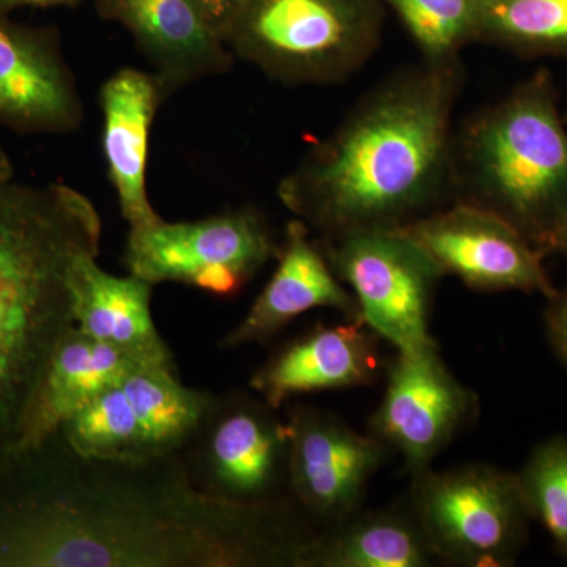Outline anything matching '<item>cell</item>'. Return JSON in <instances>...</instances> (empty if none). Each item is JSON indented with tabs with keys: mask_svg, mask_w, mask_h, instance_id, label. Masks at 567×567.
<instances>
[{
	"mask_svg": "<svg viewBox=\"0 0 567 567\" xmlns=\"http://www.w3.org/2000/svg\"><path fill=\"white\" fill-rule=\"evenodd\" d=\"M461 84L458 59L395 71L282 178L284 207L319 238L406 226L443 207Z\"/></svg>",
	"mask_w": 567,
	"mask_h": 567,
	"instance_id": "6da1fadb",
	"label": "cell"
},
{
	"mask_svg": "<svg viewBox=\"0 0 567 567\" xmlns=\"http://www.w3.org/2000/svg\"><path fill=\"white\" fill-rule=\"evenodd\" d=\"M102 218L84 194L0 188V458L20 445L58 346L74 327L70 276L100 252Z\"/></svg>",
	"mask_w": 567,
	"mask_h": 567,
	"instance_id": "7a4b0ae2",
	"label": "cell"
},
{
	"mask_svg": "<svg viewBox=\"0 0 567 567\" xmlns=\"http://www.w3.org/2000/svg\"><path fill=\"white\" fill-rule=\"evenodd\" d=\"M453 196L502 216L548 254L567 203V122L550 71H535L454 133Z\"/></svg>",
	"mask_w": 567,
	"mask_h": 567,
	"instance_id": "3957f363",
	"label": "cell"
},
{
	"mask_svg": "<svg viewBox=\"0 0 567 567\" xmlns=\"http://www.w3.org/2000/svg\"><path fill=\"white\" fill-rule=\"evenodd\" d=\"M383 0H248L223 28L235 59L287 85L339 84L371 61Z\"/></svg>",
	"mask_w": 567,
	"mask_h": 567,
	"instance_id": "277c9868",
	"label": "cell"
},
{
	"mask_svg": "<svg viewBox=\"0 0 567 567\" xmlns=\"http://www.w3.org/2000/svg\"><path fill=\"white\" fill-rule=\"evenodd\" d=\"M317 244L353 293L369 330L399 353L439 349L429 319L436 284L445 275L404 227H361Z\"/></svg>",
	"mask_w": 567,
	"mask_h": 567,
	"instance_id": "5b68a950",
	"label": "cell"
},
{
	"mask_svg": "<svg viewBox=\"0 0 567 567\" xmlns=\"http://www.w3.org/2000/svg\"><path fill=\"white\" fill-rule=\"evenodd\" d=\"M406 506L439 563L466 567L509 565L532 518L518 476L480 464L412 476Z\"/></svg>",
	"mask_w": 567,
	"mask_h": 567,
	"instance_id": "8992f818",
	"label": "cell"
},
{
	"mask_svg": "<svg viewBox=\"0 0 567 567\" xmlns=\"http://www.w3.org/2000/svg\"><path fill=\"white\" fill-rule=\"evenodd\" d=\"M281 241L254 207L235 208L199 221L158 223L130 229V274L153 284L178 282L233 297L278 259Z\"/></svg>",
	"mask_w": 567,
	"mask_h": 567,
	"instance_id": "52a82bcc",
	"label": "cell"
},
{
	"mask_svg": "<svg viewBox=\"0 0 567 567\" xmlns=\"http://www.w3.org/2000/svg\"><path fill=\"white\" fill-rule=\"evenodd\" d=\"M276 412L245 394L213 398L182 454L193 486L234 505L292 502L284 498V492L289 494V427Z\"/></svg>",
	"mask_w": 567,
	"mask_h": 567,
	"instance_id": "ba28073f",
	"label": "cell"
},
{
	"mask_svg": "<svg viewBox=\"0 0 567 567\" xmlns=\"http://www.w3.org/2000/svg\"><path fill=\"white\" fill-rule=\"evenodd\" d=\"M435 260L443 275H453L480 292L558 293L544 267L546 252L517 227L477 205H443L402 226Z\"/></svg>",
	"mask_w": 567,
	"mask_h": 567,
	"instance_id": "9c48e42d",
	"label": "cell"
},
{
	"mask_svg": "<svg viewBox=\"0 0 567 567\" xmlns=\"http://www.w3.org/2000/svg\"><path fill=\"white\" fill-rule=\"evenodd\" d=\"M287 427L289 495L303 516L322 529L360 511L390 450L315 406L293 409Z\"/></svg>",
	"mask_w": 567,
	"mask_h": 567,
	"instance_id": "30bf717a",
	"label": "cell"
},
{
	"mask_svg": "<svg viewBox=\"0 0 567 567\" xmlns=\"http://www.w3.org/2000/svg\"><path fill=\"white\" fill-rule=\"evenodd\" d=\"M476 410V395L451 374L439 349L398 352L386 369L372 435L399 453L409 475L416 476L431 468Z\"/></svg>",
	"mask_w": 567,
	"mask_h": 567,
	"instance_id": "8fae6325",
	"label": "cell"
},
{
	"mask_svg": "<svg viewBox=\"0 0 567 567\" xmlns=\"http://www.w3.org/2000/svg\"><path fill=\"white\" fill-rule=\"evenodd\" d=\"M128 29L167 93L227 73L234 54L200 0H96Z\"/></svg>",
	"mask_w": 567,
	"mask_h": 567,
	"instance_id": "7c38bea8",
	"label": "cell"
},
{
	"mask_svg": "<svg viewBox=\"0 0 567 567\" xmlns=\"http://www.w3.org/2000/svg\"><path fill=\"white\" fill-rule=\"evenodd\" d=\"M317 308L334 309L347 320L361 322L353 293L333 274L309 227L293 218L284 230L278 268L241 323L224 336L221 347L268 341L298 316Z\"/></svg>",
	"mask_w": 567,
	"mask_h": 567,
	"instance_id": "4fadbf2b",
	"label": "cell"
},
{
	"mask_svg": "<svg viewBox=\"0 0 567 567\" xmlns=\"http://www.w3.org/2000/svg\"><path fill=\"white\" fill-rule=\"evenodd\" d=\"M76 81L50 37L0 22V121L24 132L80 128Z\"/></svg>",
	"mask_w": 567,
	"mask_h": 567,
	"instance_id": "5bb4252c",
	"label": "cell"
},
{
	"mask_svg": "<svg viewBox=\"0 0 567 567\" xmlns=\"http://www.w3.org/2000/svg\"><path fill=\"white\" fill-rule=\"evenodd\" d=\"M169 99L153 71L122 69L100 91L107 173L130 229L158 223L147 193V159L156 111Z\"/></svg>",
	"mask_w": 567,
	"mask_h": 567,
	"instance_id": "9a60e30c",
	"label": "cell"
},
{
	"mask_svg": "<svg viewBox=\"0 0 567 567\" xmlns=\"http://www.w3.org/2000/svg\"><path fill=\"white\" fill-rule=\"evenodd\" d=\"M377 338L352 320L316 328L276 352L252 375L251 388L279 410L293 395L371 385L380 372Z\"/></svg>",
	"mask_w": 567,
	"mask_h": 567,
	"instance_id": "2e32d148",
	"label": "cell"
},
{
	"mask_svg": "<svg viewBox=\"0 0 567 567\" xmlns=\"http://www.w3.org/2000/svg\"><path fill=\"white\" fill-rule=\"evenodd\" d=\"M96 257L82 256L71 270L74 324L136 363L175 369L173 354L153 323V284L132 274L125 278L106 274Z\"/></svg>",
	"mask_w": 567,
	"mask_h": 567,
	"instance_id": "e0dca14e",
	"label": "cell"
},
{
	"mask_svg": "<svg viewBox=\"0 0 567 567\" xmlns=\"http://www.w3.org/2000/svg\"><path fill=\"white\" fill-rule=\"evenodd\" d=\"M134 364L121 350L95 341L74 324L52 354L17 451L39 446L58 434L78 410L121 383Z\"/></svg>",
	"mask_w": 567,
	"mask_h": 567,
	"instance_id": "ac0fdd59",
	"label": "cell"
},
{
	"mask_svg": "<svg viewBox=\"0 0 567 567\" xmlns=\"http://www.w3.org/2000/svg\"><path fill=\"white\" fill-rule=\"evenodd\" d=\"M439 563L409 506L357 511L319 529L298 567H427Z\"/></svg>",
	"mask_w": 567,
	"mask_h": 567,
	"instance_id": "d6986e66",
	"label": "cell"
},
{
	"mask_svg": "<svg viewBox=\"0 0 567 567\" xmlns=\"http://www.w3.org/2000/svg\"><path fill=\"white\" fill-rule=\"evenodd\" d=\"M121 386L144 432L148 457L182 453L213 401L204 391L183 386L175 369L164 365L136 363Z\"/></svg>",
	"mask_w": 567,
	"mask_h": 567,
	"instance_id": "ffe728a7",
	"label": "cell"
},
{
	"mask_svg": "<svg viewBox=\"0 0 567 567\" xmlns=\"http://www.w3.org/2000/svg\"><path fill=\"white\" fill-rule=\"evenodd\" d=\"M475 41L522 59H567V0H480Z\"/></svg>",
	"mask_w": 567,
	"mask_h": 567,
	"instance_id": "44dd1931",
	"label": "cell"
},
{
	"mask_svg": "<svg viewBox=\"0 0 567 567\" xmlns=\"http://www.w3.org/2000/svg\"><path fill=\"white\" fill-rule=\"evenodd\" d=\"M59 434L82 457L114 462L152 458L121 383L107 388L78 410L61 425Z\"/></svg>",
	"mask_w": 567,
	"mask_h": 567,
	"instance_id": "7402d4cb",
	"label": "cell"
},
{
	"mask_svg": "<svg viewBox=\"0 0 567 567\" xmlns=\"http://www.w3.org/2000/svg\"><path fill=\"white\" fill-rule=\"evenodd\" d=\"M413 37L424 61H456L475 41L480 0H383Z\"/></svg>",
	"mask_w": 567,
	"mask_h": 567,
	"instance_id": "603a6c76",
	"label": "cell"
},
{
	"mask_svg": "<svg viewBox=\"0 0 567 567\" xmlns=\"http://www.w3.org/2000/svg\"><path fill=\"white\" fill-rule=\"evenodd\" d=\"M517 476L529 514L567 557V440L551 439L536 447Z\"/></svg>",
	"mask_w": 567,
	"mask_h": 567,
	"instance_id": "cb8c5ba5",
	"label": "cell"
},
{
	"mask_svg": "<svg viewBox=\"0 0 567 567\" xmlns=\"http://www.w3.org/2000/svg\"><path fill=\"white\" fill-rule=\"evenodd\" d=\"M551 306L548 311V331L555 349L567 364V290L550 298Z\"/></svg>",
	"mask_w": 567,
	"mask_h": 567,
	"instance_id": "d4e9b609",
	"label": "cell"
},
{
	"mask_svg": "<svg viewBox=\"0 0 567 567\" xmlns=\"http://www.w3.org/2000/svg\"><path fill=\"white\" fill-rule=\"evenodd\" d=\"M200 2H203L205 10L208 11L215 24L218 25L219 31L223 32L226 22L229 21L248 0H200Z\"/></svg>",
	"mask_w": 567,
	"mask_h": 567,
	"instance_id": "484cf974",
	"label": "cell"
},
{
	"mask_svg": "<svg viewBox=\"0 0 567 567\" xmlns=\"http://www.w3.org/2000/svg\"><path fill=\"white\" fill-rule=\"evenodd\" d=\"M561 252L567 256V203L563 210L559 212L557 221L551 227L548 235L547 252Z\"/></svg>",
	"mask_w": 567,
	"mask_h": 567,
	"instance_id": "4316f807",
	"label": "cell"
},
{
	"mask_svg": "<svg viewBox=\"0 0 567 567\" xmlns=\"http://www.w3.org/2000/svg\"><path fill=\"white\" fill-rule=\"evenodd\" d=\"M76 3H80V0H0V13H6V11L17 9V7H73Z\"/></svg>",
	"mask_w": 567,
	"mask_h": 567,
	"instance_id": "83f0119b",
	"label": "cell"
},
{
	"mask_svg": "<svg viewBox=\"0 0 567 567\" xmlns=\"http://www.w3.org/2000/svg\"><path fill=\"white\" fill-rule=\"evenodd\" d=\"M11 173H13V169H11L9 156L0 147V188L11 182Z\"/></svg>",
	"mask_w": 567,
	"mask_h": 567,
	"instance_id": "f1b7e54d",
	"label": "cell"
},
{
	"mask_svg": "<svg viewBox=\"0 0 567 567\" xmlns=\"http://www.w3.org/2000/svg\"><path fill=\"white\" fill-rule=\"evenodd\" d=\"M566 122H567V117H566Z\"/></svg>",
	"mask_w": 567,
	"mask_h": 567,
	"instance_id": "f546056e",
	"label": "cell"
}]
</instances>
